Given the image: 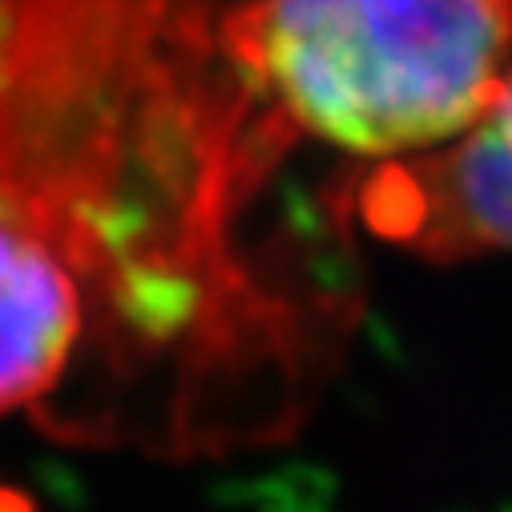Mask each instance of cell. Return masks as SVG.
<instances>
[{"label": "cell", "instance_id": "6da1fadb", "mask_svg": "<svg viewBox=\"0 0 512 512\" xmlns=\"http://www.w3.org/2000/svg\"><path fill=\"white\" fill-rule=\"evenodd\" d=\"M222 0H0V416L85 379L263 355L238 254L295 146L218 37Z\"/></svg>", "mask_w": 512, "mask_h": 512}, {"label": "cell", "instance_id": "7a4b0ae2", "mask_svg": "<svg viewBox=\"0 0 512 512\" xmlns=\"http://www.w3.org/2000/svg\"><path fill=\"white\" fill-rule=\"evenodd\" d=\"M218 37L291 138L392 162L492 105L512 73V0H222Z\"/></svg>", "mask_w": 512, "mask_h": 512}, {"label": "cell", "instance_id": "3957f363", "mask_svg": "<svg viewBox=\"0 0 512 512\" xmlns=\"http://www.w3.org/2000/svg\"><path fill=\"white\" fill-rule=\"evenodd\" d=\"M351 214L428 259L512 254V73L460 138L375 162L351 190Z\"/></svg>", "mask_w": 512, "mask_h": 512}, {"label": "cell", "instance_id": "277c9868", "mask_svg": "<svg viewBox=\"0 0 512 512\" xmlns=\"http://www.w3.org/2000/svg\"><path fill=\"white\" fill-rule=\"evenodd\" d=\"M0 512H33L17 492H9V488H0Z\"/></svg>", "mask_w": 512, "mask_h": 512}]
</instances>
